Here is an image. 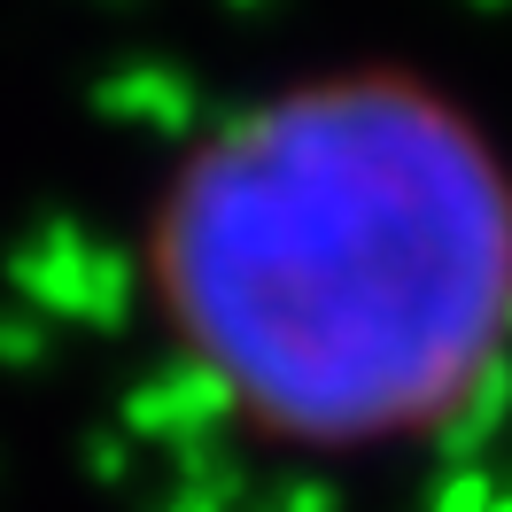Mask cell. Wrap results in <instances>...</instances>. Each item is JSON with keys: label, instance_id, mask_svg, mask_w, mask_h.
Returning <instances> with one entry per match:
<instances>
[{"label": "cell", "instance_id": "6da1fadb", "mask_svg": "<svg viewBox=\"0 0 512 512\" xmlns=\"http://www.w3.org/2000/svg\"><path fill=\"white\" fill-rule=\"evenodd\" d=\"M148 303L264 443H419L512 350V163L419 70H311L171 163Z\"/></svg>", "mask_w": 512, "mask_h": 512}]
</instances>
